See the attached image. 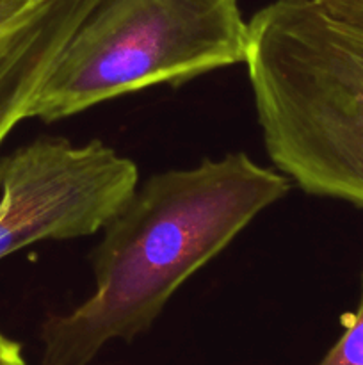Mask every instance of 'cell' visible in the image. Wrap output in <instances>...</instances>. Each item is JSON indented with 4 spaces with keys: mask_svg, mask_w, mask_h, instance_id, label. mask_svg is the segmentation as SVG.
I'll list each match as a JSON object with an SVG mask.
<instances>
[{
    "mask_svg": "<svg viewBox=\"0 0 363 365\" xmlns=\"http://www.w3.org/2000/svg\"><path fill=\"white\" fill-rule=\"evenodd\" d=\"M288 191L244 152L149 177L93 250L95 292L43 323L41 365H89L107 342L148 331L178 287Z\"/></svg>",
    "mask_w": 363,
    "mask_h": 365,
    "instance_id": "cell-1",
    "label": "cell"
},
{
    "mask_svg": "<svg viewBox=\"0 0 363 365\" xmlns=\"http://www.w3.org/2000/svg\"><path fill=\"white\" fill-rule=\"evenodd\" d=\"M248 25L270 163L308 195L363 207V20L320 0H274Z\"/></svg>",
    "mask_w": 363,
    "mask_h": 365,
    "instance_id": "cell-2",
    "label": "cell"
},
{
    "mask_svg": "<svg viewBox=\"0 0 363 365\" xmlns=\"http://www.w3.org/2000/svg\"><path fill=\"white\" fill-rule=\"evenodd\" d=\"M238 0H95L57 53L28 118L57 121L149 88L246 63Z\"/></svg>",
    "mask_w": 363,
    "mask_h": 365,
    "instance_id": "cell-3",
    "label": "cell"
},
{
    "mask_svg": "<svg viewBox=\"0 0 363 365\" xmlns=\"http://www.w3.org/2000/svg\"><path fill=\"white\" fill-rule=\"evenodd\" d=\"M137 187V164L100 139H34L0 159V259L103 230Z\"/></svg>",
    "mask_w": 363,
    "mask_h": 365,
    "instance_id": "cell-4",
    "label": "cell"
},
{
    "mask_svg": "<svg viewBox=\"0 0 363 365\" xmlns=\"http://www.w3.org/2000/svg\"><path fill=\"white\" fill-rule=\"evenodd\" d=\"M95 0H39L0 31V145L28 118L53 59Z\"/></svg>",
    "mask_w": 363,
    "mask_h": 365,
    "instance_id": "cell-5",
    "label": "cell"
},
{
    "mask_svg": "<svg viewBox=\"0 0 363 365\" xmlns=\"http://www.w3.org/2000/svg\"><path fill=\"white\" fill-rule=\"evenodd\" d=\"M317 365H363V273L358 309L337 344Z\"/></svg>",
    "mask_w": 363,
    "mask_h": 365,
    "instance_id": "cell-6",
    "label": "cell"
},
{
    "mask_svg": "<svg viewBox=\"0 0 363 365\" xmlns=\"http://www.w3.org/2000/svg\"><path fill=\"white\" fill-rule=\"evenodd\" d=\"M39 0H0V31L21 16Z\"/></svg>",
    "mask_w": 363,
    "mask_h": 365,
    "instance_id": "cell-7",
    "label": "cell"
},
{
    "mask_svg": "<svg viewBox=\"0 0 363 365\" xmlns=\"http://www.w3.org/2000/svg\"><path fill=\"white\" fill-rule=\"evenodd\" d=\"M0 365H28L21 355V348L18 342L0 331Z\"/></svg>",
    "mask_w": 363,
    "mask_h": 365,
    "instance_id": "cell-8",
    "label": "cell"
},
{
    "mask_svg": "<svg viewBox=\"0 0 363 365\" xmlns=\"http://www.w3.org/2000/svg\"><path fill=\"white\" fill-rule=\"evenodd\" d=\"M333 13L363 20V0H320Z\"/></svg>",
    "mask_w": 363,
    "mask_h": 365,
    "instance_id": "cell-9",
    "label": "cell"
}]
</instances>
